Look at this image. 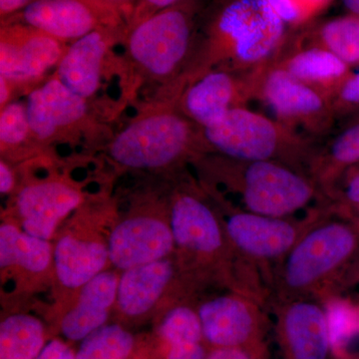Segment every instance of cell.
I'll use <instances>...</instances> for the list:
<instances>
[{
    "instance_id": "cell-1",
    "label": "cell",
    "mask_w": 359,
    "mask_h": 359,
    "mask_svg": "<svg viewBox=\"0 0 359 359\" xmlns=\"http://www.w3.org/2000/svg\"><path fill=\"white\" fill-rule=\"evenodd\" d=\"M289 32L266 0H214L200 14L190 60L175 87L181 91L216 68L264 67L282 50Z\"/></svg>"
},
{
    "instance_id": "cell-2",
    "label": "cell",
    "mask_w": 359,
    "mask_h": 359,
    "mask_svg": "<svg viewBox=\"0 0 359 359\" xmlns=\"http://www.w3.org/2000/svg\"><path fill=\"white\" fill-rule=\"evenodd\" d=\"M359 276V223L327 209L302 233L276 266L278 302L302 297L320 301L334 294L337 285Z\"/></svg>"
},
{
    "instance_id": "cell-3",
    "label": "cell",
    "mask_w": 359,
    "mask_h": 359,
    "mask_svg": "<svg viewBox=\"0 0 359 359\" xmlns=\"http://www.w3.org/2000/svg\"><path fill=\"white\" fill-rule=\"evenodd\" d=\"M219 184L237 201V209L276 218H299L330 207L309 175L273 161H240L216 155ZM309 218V217H308Z\"/></svg>"
},
{
    "instance_id": "cell-4",
    "label": "cell",
    "mask_w": 359,
    "mask_h": 359,
    "mask_svg": "<svg viewBox=\"0 0 359 359\" xmlns=\"http://www.w3.org/2000/svg\"><path fill=\"white\" fill-rule=\"evenodd\" d=\"M200 139L202 150L208 149L215 155L240 161H273L309 176L318 147L316 142L275 118L248 107L229 111L219 121L201 128Z\"/></svg>"
},
{
    "instance_id": "cell-5",
    "label": "cell",
    "mask_w": 359,
    "mask_h": 359,
    "mask_svg": "<svg viewBox=\"0 0 359 359\" xmlns=\"http://www.w3.org/2000/svg\"><path fill=\"white\" fill-rule=\"evenodd\" d=\"M200 6V0H190L127 27L124 39L130 58L149 77L167 84L168 90L190 60Z\"/></svg>"
},
{
    "instance_id": "cell-6",
    "label": "cell",
    "mask_w": 359,
    "mask_h": 359,
    "mask_svg": "<svg viewBox=\"0 0 359 359\" xmlns=\"http://www.w3.org/2000/svg\"><path fill=\"white\" fill-rule=\"evenodd\" d=\"M201 150L200 128L180 111L176 100L135 118L109 146L115 162L133 169L171 166Z\"/></svg>"
},
{
    "instance_id": "cell-7",
    "label": "cell",
    "mask_w": 359,
    "mask_h": 359,
    "mask_svg": "<svg viewBox=\"0 0 359 359\" xmlns=\"http://www.w3.org/2000/svg\"><path fill=\"white\" fill-rule=\"evenodd\" d=\"M257 100L278 121L316 143L332 133L337 120L330 97L273 63L264 68Z\"/></svg>"
},
{
    "instance_id": "cell-8",
    "label": "cell",
    "mask_w": 359,
    "mask_h": 359,
    "mask_svg": "<svg viewBox=\"0 0 359 359\" xmlns=\"http://www.w3.org/2000/svg\"><path fill=\"white\" fill-rule=\"evenodd\" d=\"M266 66L247 71L224 68L207 71L181 90L177 106L198 128L214 124L229 111L247 107L250 101L257 100Z\"/></svg>"
},
{
    "instance_id": "cell-9",
    "label": "cell",
    "mask_w": 359,
    "mask_h": 359,
    "mask_svg": "<svg viewBox=\"0 0 359 359\" xmlns=\"http://www.w3.org/2000/svg\"><path fill=\"white\" fill-rule=\"evenodd\" d=\"M320 214L304 219L276 218L233 208L224 219V229L231 247L245 262L276 266Z\"/></svg>"
},
{
    "instance_id": "cell-10",
    "label": "cell",
    "mask_w": 359,
    "mask_h": 359,
    "mask_svg": "<svg viewBox=\"0 0 359 359\" xmlns=\"http://www.w3.org/2000/svg\"><path fill=\"white\" fill-rule=\"evenodd\" d=\"M125 20L106 0H32L1 23H22L71 43L102 26L127 25Z\"/></svg>"
},
{
    "instance_id": "cell-11",
    "label": "cell",
    "mask_w": 359,
    "mask_h": 359,
    "mask_svg": "<svg viewBox=\"0 0 359 359\" xmlns=\"http://www.w3.org/2000/svg\"><path fill=\"white\" fill-rule=\"evenodd\" d=\"M67 43L22 23L1 25L0 77L13 86L41 79L57 67Z\"/></svg>"
},
{
    "instance_id": "cell-12",
    "label": "cell",
    "mask_w": 359,
    "mask_h": 359,
    "mask_svg": "<svg viewBox=\"0 0 359 359\" xmlns=\"http://www.w3.org/2000/svg\"><path fill=\"white\" fill-rule=\"evenodd\" d=\"M126 32L127 25L102 26L71 42L54 76L89 102L101 88L104 68L113 45L125 37Z\"/></svg>"
},
{
    "instance_id": "cell-13",
    "label": "cell",
    "mask_w": 359,
    "mask_h": 359,
    "mask_svg": "<svg viewBox=\"0 0 359 359\" xmlns=\"http://www.w3.org/2000/svg\"><path fill=\"white\" fill-rule=\"evenodd\" d=\"M34 139L49 142L76 130L88 119V101L73 93L55 76L32 89L25 101Z\"/></svg>"
},
{
    "instance_id": "cell-14",
    "label": "cell",
    "mask_w": 359,
    "mask_h": 359,
    "mask_svg": "<svg viewBox=\"0 0 359 359\" xmlns=\"http://www.w3.org/2000/svg\"><path fill=\"white\" fill-rule=\"evenodd\" d=\"M175 244L171 226L158 219L137 217L116 226L108 252L111 263L127 271L164 259Z\"/></svg>"
},
{
    "instance_id": "cell-15",
    "label": "cell",
    "mask_w": 359,
    "mask_h": 359,
    "mask_svg": "<svg viewBox=\"0 0 359 359\" xmlns=\"http://www.w3.org/2000/svg\"><path fill=\"white\" fill-rule=\"evenodd\" d=\"M271 63L330 97V100L353 72L351 66L332 51L320 45L306 43L292 32Z\"/></svg>"
},
{
    "instance_id": "cell-16",
    "label": "cell",
    "mask_w": 359,
    "mask_h": 359,
    "mask_svg": "<svg viewBox=\"0 0 359 359\" xmlns=\"http://www.w3.org/2000/svg\"><path fill=\"white\" fill-rule=\"evenodd\" d=\"M285 344L292 359H327L332 348L327 311L318 299L278 302Z\"/></svg>"
},
{
    "instance_id": "cell-17",
    "label": "cell",
    "mask_w": 359,
    "mask_h": 359,
    "mask_svg": "<svg viewBox=\"0 0 359 359\" xmlns=\"http://www.w3.org/2000/svg\"><path fill=\"white\" fill-rule=\"evenodd\" d=\"M259 304L249 294L219 295L200 306L203 334L219 347H242L252 339L259 325Z\"/></svg>"
},
{
    "instance_id": "cell-18",
    "label": "cell",
    "mask_w": 359,
    "mask_h": 359,
    "mask_svg": "<svg viewBox=\"0 0 359 359\" xmlns=\"http://www.w3.org/2000/svg\"><path fill=\"white\" fill-rule=\"evenodd\" d=\"M81 196L62 182L50 181L26 186L18 194V212L22 229L33 237L49 240L59 222L76 209Z\"/></svg>"
},
{
    "instance_id": "cell-19",
    "label": "cell",
    "mask_w": 359,
    "mask_h": 359,
    "mask_svg": "<svg viewBox=\"0 0 359 359\" xmlns=\"http://www.w3.org/2000/svg\"><path fill=\"white\" fill-rule=\"evenodd\" d=\"M170 223L180 247L204 256L223 250L226 231L211 208L195 194L181 193L175 198Z\"/></svg>"
},
{
    "instance_id": "cell-20",
    "label": "cell",
    "mask_w": 359,
    "mask_h": 359,
    "mask_svg": "<svg viewBox=\"0 0 359 359\" xmlns=\"http://www.w3.org/2000/svg\"><path fill=\"white\" fill-rule=\"evenodd\" d=\"M119 280L113 273H100L82 287L79 301L62 321V332L71 340L84 339L107 320L117 297Z\"/></svg>"
},
{
    "instance_id": "cell-21",
    "label": "cell",
    "mask_w": 359,
    "mask_h": 359,
    "mask_svg": "<svg viewBox=\"0 0 359 359\" xmlns=\"http://www.w3.org/2000/svg\"><path fill=\"white\" fill-rule=\"evenodd\" d=\"M356 165H359V115L349 118L344 128L316 147L309 174L327 198L342 175Z\"/></svg>"
},
{
    "instance_id": "cell-22",
    "label": "cell",
    "mask_w": 359,
    "mask_h": 359,
    "mask_svg": "<svg viewBox=\"0 0 359 359\" xmlns=\"http://www.w3.org/2000/svg\"><path fill=\"white\" fill-rule=\"evenodd\" d=\"M173 275V266L168 259L127 269L118 285V304L123 313L128 316L147 313L160 299Z\"/></svg>"
},
{
    "instance_id": "cell-23",
    "label": "cell",
    "mask_w": 359,
    "mask_h": 359,
    "mask_svg": "<svg viewBox=\"0 0 359 359\" xmlns=\"http://www.w3.org/2000/svg\"><path fill=\"white\" fill-rule=\"evenodd\" d=\"M109 259L107 248L96 242L78 240L70 236L61 238L54 250L56 273L69 289L83 287L102 271Z\"/></svg>"
},
{
    "instance_id": "cell-24",
    "label": "cell",
    "mask_w": 359,
    "mask_h": 359,
    "mask_svg": "<svg viewBox=\"0 0 359 359\" xmlns=\"http://www.w3.org/2000/svg\"><path fill=\"white\" fill-rule=\"evenodd\" d=\"M294 30L302 41L327 48L351 68L359 65V16L347 14Z\"/></svg>"
},
{
    "instance_id": "cell-25",
    "label": "cell",
    "mask_w": 359,
    "mask_h": 359,
    "mask_svg": "<svg viewBox=\"0 0 359 359\" xmlns=\"http://www.w3.org/2000/svg\"><path fill=\"white\" fill-rule=\"evenodd\" d=\"M51 249L47 241L20 231L13 224L0 228V266H20L40 273L50 264Z\"/></svg>"
},
{
    "instance_id": "cell-26",
    "label": "cell",
    "mask_w": 359,
    "mask_h": 359,
    "mask_svg": "<svg viewBox=\"0 0 359 359\" xmlns=\"http://www.w3.org/2000/svg\"><path fill=\"white\" fill-rule=\"evenodd\" d=\"M43 348V327L36 318L15 314L0 325V359H35Z\"/></svg>"
},
{
    "instance_id": "cell-27",
    "label": "cell",
    "mask_w": 359,
    "mask_h": 359,
    "mask_svg": "<svg viewBox=\"0 0 359 359\" xmlns=\"http://www.w3.org/2000/svg\"><path fill=\"white\" fill-rule=\"evenodd\" d=\"M321 302L327 311L332 351L337 353L359 351V302L335 294Z\"/></svg>"
},
{
    "instance_id": "cell-28",
    "label": "cell",
    "mask_w": 359,
    "mask_h": 359,
    "mask_svg": "<svg viewBox=\"0 0 359 359\" xmlns=\"http://www.w3.org/2000/svg\"><path fill=\"white\" fill-rule=\"evenodd\" d=\"M133 346L128 332L119 325H106L85 337L76 359H127Z\"/></svg>"
},
{
    "instance_id": "cell-29",
    "label": "cell",
    "mask_w": 359,
    "mask_h": 359,
    "mask_svg": "<svg viewBox=\"0 0 359 359\" xmlns=\"http://www.w3.org/2000/svg\"><path fill=\"white\" fill-rule=\"evenodd\" d=\"M161 334L170 346L200 344L203 330L199 314L187 306L169 311L161 327Z\"/></svg>"
},
{
    "instance_id": "cell-30",
    "label": "cell",
    "mask_w": 359,
    "mask_h": 359,
    "mask_svg": "<svg viewBox=\"0 0 359 359\" xmlns=\"http://www.w3.org/2000/svg\"><path fill=\"white\" fill-rule=\"evenodd\" d=\"M34 138L26 114L25 103L11 101L0 112L1 149L20 147L28 139Z\"/></svg>"
},
{
    "instance_id": "cell-31",
    "label": "cell",
    "mask_w": 359,
    "mask_h": 359,
    "mask_svg": "<svg viewBox=\"0 0 359 359\" xmlns=\"http://www.w3.org/2000/svg\"><path fill=\"white\" fill-rule=\"evenodd\" d=\"M330 208L347 216L359 212V165L347 170L327 194Z\"/></svg>"
},
{
    "instance_id": "cell-32",
    "label": "cell",
    "mask_w": 359,
    "mask_h": 359,
    "mask_svg": "<svg viewBox=\"0 0 359 359\" xmlns=\"http://www.w3.org/2000/svg\"><path fill=\"white\" fill-rule=\"evenodd\" d=\"M337 119L359 115V70L351 72L332 97Z\"/></svg>"
},
{
    "instance_id": "cell-33",
    "label": "cell",
    "mask_w": 359,
    "mask_h": 359,
    "mask_svg": "<svg viewBox=\"0 0 359 359\" xmlns=\"http://www.w3.org/2000/svg\"><path fill=\"white\" fill-rule=\"evenodd\" d=\"M276 15L290 29L301 27L311 18L299 0H266Z\"/></svg>"
},
{
    "instance_id": "cell-34",
    "label": "cell",
    "mask_w": 359,
    "mask_h": 359,
    "mask_svg": "<svg viewBox=\"0 0 359 359\" xmlns=\"http://www.w3.org/2000/svg\"><path fill=\"white\" fill-rule=\"evenodd\" d=\"M187 1L190 0H136L130 14L127 27L136 25L139 21L145 20L148 16L153 15L161 11Z\"/></svg>"
},
{
    "instance_id": "cell-35",
    "label": "cell",
    "mask_w": 359,
    "mask_h": 359,
    "mask_svg": "<svg viewBox=\"0 0 359 359\" xmlns=\"http://www.w3.org/2000/svg\"><path fill=\"white\" fill-rule=\"evenodd\" d=\"M168 359H205V349L200 344L171 346Z\"/></svg>"
},
{
    "instance_id": "cell-36",
    "label": "cell",
    "mask_w": 359,
    "mask_h": 359,
    "mask_svg": "<svg viewBox=\"0 0 359 359\" xmlns=\"http://www.w3.org/2000/svg\"><path fill=\"white\" fill-rule=\"evenodd\" d=\"M35 359H76V356L63 342L52 340L41 349Z\"/></svg>"
},
{
    "instance_id": "cell-37",
    "label": "cell",
    "mask_w": 359,
    "mask_h": 359,
    "mask_svg": "<svg viewBox=\"0 0 359 359\" xmlns=\"http://www.w3.org/2000/svg\"><path fill=\"white\" fill-rule=\"evenodd\" d=\"M205 359H252L242 347H219Z\"/></svg>"
},
{
    "instance_id": "cell-38",
    "label": "cell",
    "mask_w": 359,
    "mask_h": 359,
    "mask_svg": "<svg viewBox=\"0 0 359 359\" xmlns=\"http://www.w3.org/2000/svg\"><path fill=\"white\" fill-rule=\"evenodd\" d=\"M32 0H0L1 21L6 20L27 6Z\"/></svg>"
},
{
    "instance_id": "cell-39",
    "label": "cell",
    "mask_w": 359,
    "mask_h": 359,
    "mask_svg": "<svg viewBox=\"0 0 359 359\" xmlns=\"http://www.w3.org/2000/svg\"><path fill=\"white\" fill-rule=\"evenodd\" d=\"M14 176L13 171L4 160L0 162V192L7 194L13 190Z\"/></svg>"
},
{
    "instance_id": "cell-40",
    "label": "cell",
    "mask_w": 359,
    "mask_h": 359,
    "mask_svg": "<svg viewBox=\"0 0 359 359\" xmlns=\"http://www.w3.org/2000/svg\"><path fill=\"white\" fill-rule=\"evenodd\" d=\"M306 11H308L311 18H313L316 14L325 11L332 0H299Z\"/></svg>"
},
{
    "instance_id": "cell-41",
    "label": "cell",
    "mask_w": 359,
    "mask_h": 359,
    "mask_svg": "<svg viewBox=\"0 0 359 359\" xmlns=\"http://www.w3.org/2000/svg\"><path fill=\"white\" fill-rule=\"evenodd\" d=\"M11 93H13V85L4 77H0V105H1V108L11 102Z\"/></svg>"
},
{
    "instance_id": "cell-42",
    "label": "cell",
    "mask_w": 359,
    "mask_h": 359,
    "mask_svg": "<svg viewBox=\"0 0 359 359\" xmlns=\"http://www.w3.org/2000/svg\"><path fill=\"white\" fill-rule=\"evenodd\" d=\"M108 1L124 14L127 23H128L129 16L131 14L132 8H133L132 0H108Z\"/></svg>"
},
{
    "instance_id": "cell-43",
    "label": "cell",
    "mask_w": 359,
    "mask_h": 359,
    "mask_svg": "<svg viewBox=\"0 0 359 359\" xmlns=\"http://www.w3.org/2000/svg\"><path fill=\"white\" fill-rule=\"evenodd\" d=\"M348 14L359 16V0H341Z\"/></svg>"
},
{
    "instance_id": "cell-44",
    "label": "cell",
    "mask_w": 359,
    "mask_h": 359,
    "mask_svg": "<svg viewBox=\"0 0 359 359\" xmlns=\"http://www.w3.org/2000/svg\"><path fill=\"white\" fill-rule=\"evenodd\" d=\"M351 217V218H353L354 219H355L356 222H358L359 223V212H358V214L353 215V216Z\"/></svg>"
},
{
    "instance_id": "cell-45",
    "label": "cell",
    "mask_w": 359,
    "mask_h": 359,
    "mask_svg": "<svg viewBox=\"0 0 359 359\" xmlns=\"http://www.w3.org/2000/svg\"><path fill=\"white\" fill-rule=\"evenodd\" d=\"M106 1H108V0H106ZM108 2H109V1H108ZM112 6H113V4H112Z\"/></svg>"
}]
</instances>
